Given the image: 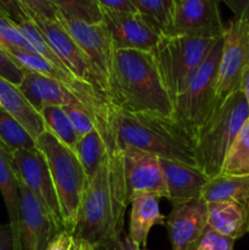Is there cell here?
I'll use <instances>...</instances> for the list:
<instances>
[{
	"instance_id": "1",
	"label": "cell",
	"mask_w": 249,
	"mask_h": 250,
	"mask_svg": "<svg viewBox=\"0 0 249 250\" xmlns=\"http://www.w3.org/2000/svg\"><path fill=\"white\" fill-rule=\"evenodd\" d=\"M128 205L122 151L107 150L83 193L72 236L93 247L122 236Z\"/></svg>"
},
{
	"instance_id": "2",
	"label": "cell",
	"mask_w": 249,
	"mask_h": 250,
	"mask_svg": "<svg viewBox=\"0 0 249 250\" xmlns=\"http://www.w3.org/2000/svg\"><path fill=\"white\" fill-rule=\"evenodd\" d=\"M110 100L124 111L172 116V99L161 80L153 51L115 49Z\"/></svg>"
},
{
	"instance_id": "3",
	"label": "cell",
	"mask_w": 249,
	"mask_h": 250,
	"mask_svg": "<svg viewBox=\"0 0 249 250\" xmlns=\"http://www.w3.org/2000/svg\"><path fill=\"white\" fill-rule=\"evenodd\" d=\"M116 146L136 148L158 158L195 164V136L172 116L128 112L116 106Z\"/></svg>"
},
{
	"instance_id": "4",
	"label": "cell",
	"mask_w": 249,
	"mask_h": 250,
	"mask_svg": "<svg viewBox=\"0 0 249 250\" xmlns=\"http://www.w3.org/2000/svg\"><path fill=\"white\" fill-rule=\"evenodd\" d=\"M249 117L243 92L238 89L215 107L195 133V164L209 178L220 175L232 142Z\"/></svg>"
},
{
	"instance_id": "5",
	"label": "cell",
	"mask_w": 249,
	"mask_h": 250,
	"mask_svg": "<svg viewBox=\"0 0 249 250\" xmlns=\"http://www.w3.org/2000/svg\"><path fill=\"white\" fill-rule=\"evenodd\" d=\"M36 146L44 154L60 204L65 229L72 233L87 178L75 151L45 131L36 139Z\"/></svg>"
},
{
	"instance_id": "6",
	"label": "cell",
	"mask_w": 249,
	"mask_h": 250,
	"mask_svg": "<svg viewBox=\"0 0 249 250\" xmlns=\"http://www.w3.org/2000/svg\"><path fill=\"white\" fill-rule=\"evenodd\" d=\"M219 38L163 34L153 50L159 73L171 99L181 94Z\"/></svg>"
},
{
	"instance_id": "7",
	"label": "cell",
	"mask_w": 249,
	"mask_h": 250,
	"mask_svg": "<svg viewBox=\"0 0 249 250\" xmlns=\"http://www.w3.org/2000/svg\"><path fill=\"white\" fill-rule=\"evenodd\" d=\"M222 44L221 37L192 76L185 90L172 100V117L194 136L216 107V78Z\"/></svg>"
},
{
	"instance_id": "8",
	"label": "cell",
	"mask_w": 249,
	"mask_h": 250,
	"mask_svg": "<svg viewBox=\"0 0 249 250\" xmlns=\"http://www.w3.org/2000/svg\"><path fill=\"white\" fill-rule=\"evenodd\" d=\"M222 53L216 78V106L238 89L249 66V24L244 19L225 24Z\"/></svg>"
},
{
	"instance_id": "9",
	"label": "cell",
	"mask_w": 249,
	"mask_h": 250,
	"mask_svg": "<svg viewBox=\"0 0 249 250\" xmlns=\"http://www.w3.org/2000/svg\"><path fill=\"white\" fill-rule=\"evenodd\" d=\"M220 0H170L168 22L164 34L221 38L225 23Z\"/></svg>"
},
{
	"instance_id": "10",
	"label": "cell",
	"mask_w": 249,
	"mask_h": 250,
	"mask_svg": "<svg viewBox=\"0 0 249 250\" xmlns=\"http://www.w3.org/2000/svg\"><path fill=\"white\" fill-rule=\"evenodd\" d=\"M56 21L66 29L77 45L82 49L99 76L105 94L110 99V78L112 73L115 46L104 22L88 23L63 16L59 11Z\"/></svg>"
},
{
	"instance_id": "11",
	"label": "cell",
	"mask_w": 249,
	"mask_h": 250,
	"mask_svg": "<svg viewBox=\"0 0 249 250\" xmlns=\"http://www.w3.org/2000/svg\"><path fill=\"white\" fill-rule=\"evenodd\" d=\"M11 155L15 171L20 180L50 215L59 231H66L58 195L44 154L36 146L34 149L16 150Z\"/></svg>"
},
{
	"instance_id": "12",
	"label": "cell",
	"mask_w": 249,
	"mask_h": 250,
	"mask_svg": "<svg viewBox=\"0 0 249 250\" xmlns=\"http://www.w3.org/2000/svg\"><path fill=\"white\" fill-rule=\"evenodd\" d=\"M115 49L153 51L163 36L160 27L142 12H124L102 9Z\"/></svg>"
},
{
	"instance_id": "13",
	"label": "cell",
	"mask_w": 249,
	"mask_h": 250,
	"mask_svg": "<svg viewBox=\"0 0 249 250\" xmlns=\"http://www.w3.org/2000/svg\"><path fill=\"white\" fill-rule=\"evenodd\" d=\"M28 17L37 24L45 41L62 61L66 68L78 80L88 83L105 94L102 81L93 68L92 63L66 29L58 21L46 20L37 15H28Z\"/></svg>"
},
{
	"instance_id": "14",
	"label": "cell",
	"mask_w": 249,
	"mask_h": 250,
	"mask_svg": "<svg viewBox=\"0 0 249 250\" xmlns=\"http://www.w3.org/2000/svg\"><path fill=\"white\" fill-rule=\"evenodd\" d=\"M121 151L128 203L143 195L158 199L167 198L165 177L158 156L136 148H126Z\"/></svg>"
},
{
	"instance_id": "15",
	"label": "cell",
	"mask_w": 249,
	"mask_h": 250,
	"mask_svg": "<svg viewBox=\"0 0 249 250\" xmlns=\"http://www.w3.org/2000/svg\"><path fill=\"white\" fill-rule=\"evenodd\" d=\"M17 181L20 189V250H45L60 231L19 176Z\"/></svg>"
},
{
	"instance_id": "16",
	"label": "cell",
	"mask_w": 249,
	"mask_h": 250,
	"mask_svg": "<svg viewBox=\"0 0 249 250\" xmlns=\"http://www.w3.org/2000/svg\"><path fill=\"white\" fill-rule=\"evenodd\" d=\"M165 227L171 250H194L208 227V203L199 198L172 204Z\"/></svg>"
},
{
	"instance_id": "17",
	"label": "cell",
	"mask_w": 249,
	"mask_h": 250,
	"mask_svg": "<svg viewBox=\"0 0 249 250\" xmlns=\"http://www.w3.org/2000/svg\"><path fill=\"white\" fill-rule=\"evenodd\" d=\"M165 177L167 198L172 204L202 198L204 186L210 180L197 166L159 158Z\"/></svg>"
},
{
	"instance_id": "18",
	"label": "cell",
	"mask_w": 249,
	"mask_h": 250,
	"mask_svg": "<svg viewBox=\"0 0 249 250\" xmlns=\"http://www.w3.org/2000/svg\"><path fill=\"white\" fill-rule=\"evenodd\" d=\"M19 89L39 114L45 107L65 106L77 100L65 84L34 71L26 70Z\"/></svg>"
},
{
	"instance_id": "19",
	"label": "cell",
	"mask_w": 249,
	"mask_h": 250,
	"mask_svg": "<svg viewBox=\"0 0 249 250\" xmlns=\"http://www.w3.org/2000/svg\"><path fill=\"white\" fill-rule=\"evenodd\" d=\"M208 226L233 241L242 238L249 232V208L236 202L209 203Z\"/></svg>"
},
{
	"instance_id": "20",
	"label": "cell",
	"mask_w": 249,
	"mask_h": 250,
	"mask_svg": "<svg viewBox=\"0 0 249 250\" xmlns=\"http://www.w3.org/2000/svg\"><path fill=\"white\" fill-rule=\"evenodd\" d=\"M0 106L6 110L15 120L36 141L44 131L45 125L41 114L31 106L26 98L20 92L19 87L0 77Z\"/></svg>"
},
{
	"instance_id": "21",
	"label": "cell",
	"mask_w": 249,
	"mask_h": 250,
	"mask_svg": "<svg viewBox=\"0 0 249 250\" xmlns=\"http://www.w3.org/2000/svg\"><path fill=\"white\" fill-rule=\"evenodd\" d=\"M128 238L132 244L145 248L150 229L156 225H165V219L159 209V199L151 195L137 197L129 203Z\"/></svg>"
},
{
	"instance_id": "22",
	"label": "cell",
	"mask_w": 249,
	"mask_h": 250,
	"mask_svg": "<svg viewBox=\"0 0 249 250\" xmlns=\"http://www.w3.org/2000/svg\"><path fill=\"white\" fill-rule=\"evenodd\" d=\"M0 192L5 202L9 225L14 238V250H20V189L12 155L0 144Z\"/></svg>"
},
{
	"instance_id": "23",
	"label": "cell",
	"mask_w": 249,
	"mask_h": 250,
	"mask_svg": "<svg viewBox=\"0 0 249 250\" xmlns=\"http://www.w3.org/2000/svg\"><path fill=\"white\" fill-rule=\"evenodd\" d=\"M205 202H236L249 208V176H216L204 186Z\"/></svg>"
},
{
	"instance_id": "24",
	"label": "cell",
	"mask_w": 249,
	"mask_h": 250,
	"mask_svg": "<svg viewBox=\"0 0 249 250\" xmlns=\"http://www.w3.org/2000/svg\"><path fill=\"white\" fill-rule=\"evenodd\" d=\"M72 150L75 151L82 165L88 185L99 171L103 159L107 151L104 139L102 138L99 132L94 129L84 136L78 137Z\"/></svg>"
},
{
	"instance_id": "25",
	"label": "cell",
	"mask_w": 249,
	"mask_h": 250,
	"mask_svg": "<svg viewBox=\"0 0 249 250\" xmlns=\"http://www.w3.org/2000/svg\"><path fill=\"white\" fill-rule=\"evenodd\" d=\"M220 175L249 176V117L232 142Z\"/></svg>"
},
{
	"instance_id": "26",
	"label": "cell",
	"mask_w": 249,
	"mask_h": 250,
	"mask_svg": "<svg viewBox=\"0 0 249 250\" xmlns=\"http://www.w3.org/2000/svg\"><path fill=\"white\" fill-rule=\"evenodd\" d=\"M0 144L10 153L21 149H34L36 141L6 110L0 107Z\"/></svg>"
},
{
	"instance_id": "27",
	"label": "cell",
	"mask_w": 249,
	"mask_h": 250,
	"mask_svg": "<svg viewBox=\"0 0 249 250\" xmlns=\"http://www.w3.org/2000/svg\"><path fill=\"white\" fill-rule=\"evenodd\" d=\"M41 116L43 119L45 129L59 139L68 148L73 149L78 136L71 125L68 116L62 106H49L42 110Z\"/></svg>"
},
{
	"instance_id": "28",
	"label": "cell",
	"mask_w": 249,
	"mask_h": 250,
	"mask_svg": "<svg viewBox=\"0 0 249 250\" xmlns=\"http://www.w3.org/2000/svg\"><path fill=\"white\" fill-rule=\"evenodd\" d=\"M61 15L88 23L103 21V12L98 0H49Z\"/></svg>"
},
{
	"instance_id": "29",
	"label": "cell",
	"mask_w": 249,
	"mask_h": 250,
	"mask_svg": "<svg viewBox=\"0 0 249 250\" xmlns=\"http://www.w3.org/2000/svg\"><path fill=\"white\" fill-rule=\"evenodd\" d=\"M137 11L153 20L160 29L165 32L168 22L170 0H132Z\"/></svg>"
},
{
	"instance_id": "30",
	"label": "cell",
	"mask_w": 249,
	"mask_h": 250,
	"mask_svg": "<svg viewBox=\"0 0 249 250\" xmlns=\"http://www.w3.org/2000/svg\"><path fill=\"white\" fill-rule=\"evenodd\" d=\"M62 107L78 137H82L89 132L94 131L95 124L92 115L78 100L70 103Z\"/></svg>"
},
{
	"instance_id": "31",
	"label": "cell",
	"mask_w": 249,
	"mask_h": 250,
	"mask_svg": "<svg viewBox=\"0 0 249 250\" xmlns=\"http://www.w3.org/2000/svg\"><path fill=\"white\" fill-rule=\"evenodd\" d=\"M233 239L222 236L208 226L194 250H233Z\"/></svg>"
},
{
	"instance_id": "32",
	"label": "cell",
	"mask_w": 249,
	"mask_h": 250,
	"mask_svg": "<svg viewBox=\"0 0 249 250\" xmlns=\"http://www.w3.org/2000/svg\"><path fill=\"white\" fill-rule=\"evenodd\" d=\"M26 70L22 68L4 49L0 46V77L19 87Z\"/></svg>"
},
{
	"instance_id": "33",
	"label": "cell",
	"mask_w": 249,
	"mask_h": 250,
	"mask_svg": "<svg viewBox=\"0 0 249 250\" xmlns=\"http://www.w3.org/2000/svg\"><path fill=\"white\" fill-rule=\"evenodd\" d=\"M23 7L24 12L28 15H37L46 20L56 21L58 9L49 0H17Z\"/></svg>"
},
{
	"instance_id": "34",
	"label": "cell",
	"mask_w": 249,
	"mask_h": 250,
	"mask_svg": "<svg viewBox=\"0 0 249 250\" xmlns=\"http://www.w3.org/2000/svg\"><path fill=\"white\" fill-rule=\"evenodd\" d=\"M0 12L11 20L14 23H20L28 19L23 7L17 0H0Z\"/></svg>"
},
{
	"instance_id": "35",
	"label": "cell",
	"mask_w": 249,
	"mask_h": 250,
	"mask_svg": "<svg viewBox=\"0 0 249 250\" xmlns=\"http://www.w3.org/2000/svg\"><path fill=\"white\" fill-rule=\"evenodd\" d=\"M132 246L133 244L129 241L128 236L124 233L122 236L109 239L99 246H95L94 250H131Z\"/></svg>"
},
{
	"instance_id": "36",
	"label": "cell",
	"mask_w": 249,
	"mask_h": 250,
	"mask_svg": "<svg viewBox=\"0 0 249 250\" xmlns=\"http://www.w3.org/2000/svg\"><path fill=\"white\" fill-rule=\"evenodd\" d=\"M98 2L102 9L112 10V11L137 12L132 0H98Z\"/></svg>"
},
{
	"instance_id": "37",
	"label": "cell",
	"mask_w": 249,
	"mask_h": 250,
	"mask_svg": "<svg viewBox=\"0 0 249 250\" xmlns=\"http://www.w3.org/2000/svg\"><path fill=\"white\" fill-rule=\"evenodd\" d=\"M72 241V233L67 231H62L54 237V239L49 243L48 248L45 250H70Z\"/></svg>"
},
{
	"instance_id": "38",
	"label": "cell",
	"mask_w": 249,
	"mask_h": 250,
	"mask_svg": "<svg viewBox=\"0 0 249 250\" xmlns=\"http://www.w3.org/2000/svg\"><path fill=\"white\" fill-rule=\"evenodd\" d=\"M220 1H224L232 10L234 17L237 19H243L249 10V0H220Z\"/></svg>"
},
{
	"instance_id": "39",
	"label": "cell",
	"mask_w": 249,
	"mask_h": 250,
	"mask_svg": "<svg viewBox=\"0 0 249 250\" xmlns=\"http://www.w3.org/2000/svg\"><path fill=\"white\" fill-rule=\"evenodd\" d=\"M0 250H14V238L10 225H0Z\"/></svg>"
},
{
	"instance_id": "40",
	"label": "cell",
	"mask_w": 249,
	"mask_h": 250,
	"mask_svg": "<svg viewBox=\"0 0 249 250\" xmlns=\"http://www.w3.org/2000/svg\"><path fill=\"white\" fill-rule=\"evenodd\" d=\"M241 90L243 92L244 97H246L247 104H248L249 107V66L247 67V70L244 71L243 78H242L241 82Z\"/></svg>"
},
{
	"instance_id": "41",
	"label": "cell",
	"mask_w": 249,
	"mask_h": 250,
	"mask_svg": "<svg viewBox=\"0 0 249 250\" xmlns=\"http://www.w3.org/2000/svg\"><path fill=\"white\" fill-rule=\"evenodd\" d=\"M78 241H80V250H94V247L92 244L87 243V242L82 241V239H78Z\"/></svg>"
},
{
	"instance_id": "42",
	"label": "cell",
	"mask_w": 249,
	"mask_h": 250,
	"mask_svg": "<svg viewBox=\"0 0 249 250\" xmlns=\"http://www.w3.org/2000/svg\"><path fill=\"white\" fill-rule=\"evenodd\" d=\"M70 250H80V241H78L77 238H75V237H73V241L72 244H71Z\"/></svg>"
},
{
	"instance_id": "43",
	"label": "cell",
	"mask_w": 249,
	"mask_h": 250,
	"mask_svg": "<svg viewBox=\"0 0 249 250\" xmlns=\"http://www.w3.org/2000/svg\"><path fill=\"white\" fill-rule=\"evenodd\" d=\"M243 19L246 20V21L248 22V24H249V10H248V12H247V14H246V16H244Z\"/></svg>"
},
{
	"instance_id": "44",
	"label": "cell",
	"mask_w": 249,
	"mask_h": 250,
	"mask_svg": "<svg viewBox=\"0 0 249 250\" xmlns=\"http://www.w3.org/2000/svg\"><path fill=\"white\" fill-rule=\"evenodd\" d=\"M131 250H146V249L139 248V247H136V246H132V249Z\"/></svg>"
},
{
	"instance_id": "45",
	"label": "cell",
	"mask_w": 249,
	"mask_h": 250,
	"mask_svg": "<svg viewBox=\"0 0 249 250\" xmlns=\"http://www.w3.org/2000/svg\"><path fill=\"white\" fill-rule=\"evenodd\" d=\"M0 107H1V106H0Z\"/></svg>"
}]
</instances>
